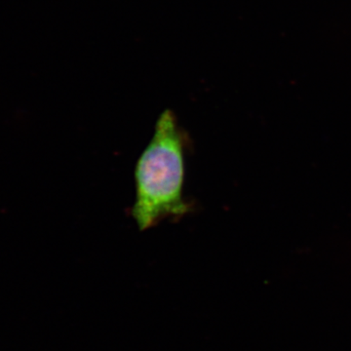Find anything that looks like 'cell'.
<instances>
[{"mask_svg":"<svg viewBox=\"0 0 351 351\" xmlns=\"http://www.w3.org/2000/svg\"><path fill=\"white\" fill-rule=\"evenodd\" d=\"M189 140L175 113L166 110L157 119L151 142L135 167V200L132 218L141 232L167 219H179L193 211L184 198L186 152Z\"/></svg>","mask_w":351,"mask_h":351,"instance_id":"obj_1","label":"cell"}]
</instances>
